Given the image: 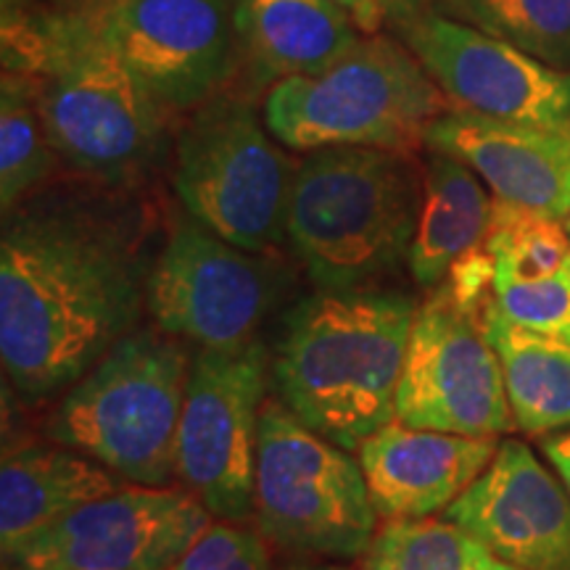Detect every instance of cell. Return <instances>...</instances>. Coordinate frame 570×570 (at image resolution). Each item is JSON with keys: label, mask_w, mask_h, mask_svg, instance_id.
<instances>
[{"label": "cell", "mask_w": 570, "mask_h": 570, "mask_svg": "<svg viewBox=\"0 0 570 570\" xmlns=\"http://www.w3.org/2000/svg\"><path fill=\"white\" fill-rule=\"evenodd\" d=\"M148 265L140 219L117 206L51 198L6 212L0 360L17 394L48 402L138 325Z\"/></svg>", "instance_id": "obj_1"}, {"label": "cell", "mask_w": 570, "mask_h": 570, "mask_svg": "<svg viewBox=\"0 0 570 570\" xmlns=\"http://www.w3.org/2000/svg\"><path fill=\"white\" fill-rule=\"evenodd\" d=\"M3 69L32 80L59 159L106 185L140 180L159 159L167 109L119 56L101 17L3 6Z\"/></svg>", "instance_id": "obj_2"}, {"label": "cell", "mask_w": 570, "mask_h": 570, "mask_svg": "<svg viewBox=\"0 0 570 570\" xmlns=\"http://www.w3.org/2000/svg\"><path fill=\"white\" fill-rule=\"evenodd\" d=\"M417 306L402 291H323L283 320L273 377L306 428L354 452L396 420V389Z\"/></svg>", "instance_id": "obj_3"}, {"label": "cell", "mask_w": 570, "mask_h": 570, "mask_svg": "<svg viewBox=\"0 0 570 570\" xmlns=\"http://www.w3.org/2000/svg\"><path fill=\"white\" fill-rule=\"evenodd\" d=\"M420 204L410 151L317 148L296 164L285 240L317 288H370L410 259Z\"/></svg>", "instance_id": "obj_4"}, {"label": "cell", "mask_w": 570, "mask_h": 570, "mask_svg": "<svg viewBox=\"0 0 570 570\" xmlns=\"http://www.w3.org/2000/svg\"><path fill=\"white\" fill-rule=\"evenodd\" d=\"M190 360L180 338L159 327H135L63 391L46 433L125 481L167 487L177 475Z\"/></svg>", "instance_id": "obj_5"}, {"label": "cell", "mask_w": 570, "mask_h": 570, "mask_svg": "<svg viewBox=\"0 0 570 570\" xmlns=\"http://www.w3.org/2000/svg\"><path fill=\"white\" fill-rule=\"evenodd\" d=\"M454 109L415 53L386 32L317 75L275 82L265 98V125L294 151L370 146L415 151L433 119Z\"/></svg>", "instance_id": "obj_6"}, {"label": "cell", "mask_w": 570, "mask_h": 570, "mask_svg": "<svg viewBox=\"0 0 570 570\" xmlns=\"http://www.w3.org/2000/svg\"><path fill=\"white\" fill-rule=\"evenodd\" d=\"M273 138L248 98L217 92L196 106L175 148L173 185L185 212L256 254L283 244L296 175Z\"/></svg>", "instance_id": "obj_7"}, {"label": "cell", "mask_w": 570, "mask_h": 570, "mask_svg": "<svg viewBox=\"0 0 570 570\" xmlns=\"http://www.w3.org/2000/svg\"><path fill=\"white\" fill-rule=\"evenodd\" d=\"M256 529L288 552L365 558L377 510L360 462L306 428L283 402H267L256 449Z\"/></svg>", "instance_id": "obj_8"}, {"label": "cell", "mask_w": 570, "mask_h": 570, "mask_svg": "<svg viewBox=\"0 0 570 570\" xmlns=\"http://www.w3.org/2000/svg\"><path fill=\"white\" fill-rule=\"evenodd\" d=\"M265 391L267 352L259 341L240 348H198L190 360L177 428V475L227 523L254 515Z\"/></svg>", "instance_id": "obj_9"}, {"label": "cell", "mask_w": 570, "mask_h": 570, "mask_svg": "<svg viewBox=\"0 0 570 570\" xmlns=\"http://www.w3.org/2000/svg\"><path fill=\"white\" fill-rule=\"evenodd\" d=\"M281 296V273L265 254L180 219L148 273L146 306L167 336L202 348H240L256 341Z\"/></svg>", "instance_id": "obj_10"}, {"label": "cell", "mask_w": 570, "mask_h": 570, "mask_svg": "<svg viewBox=\"0 0 570 570\" xmlns=\"http://www.w3.org/2000/svg\"><path fill=\"white\" fill-rule=\"evenodd\" d=\"M396 420L425 431L499 436L515 425L502 365L481 320L433 288L417 306L396 389Z\"/></svg>", "instance_id": "obj_11"}, {"label": "cell", "mask_w": 570, "mask_h": 570, "mask_svg": "<svg viewBox=\"0 0 570 570\" xmlns=\"http://www.w3.org/2000/svg\"><path fill=\"white\" fill-rule=\"evenodd\" d=\"M212 525L194 494L125 487L6 554L13 570H169Z\"/></svg>", "instance_id": "obj_12"}, {"label": "cell", "mask_w": 570, "mask_h": 570, "mask_svg": "<svg viewBox=\"0 0 570 570\" xmlns=\"http://www.w3.org/2000/svg\"><path fill=\"white\" fill-rule=\"evenodd\" d=\"M394 35L431 71L454 109L570 132V71L441 11L404 21Z\"/></svg>", "instance_id": "obj_13"}, {"label": "cell", "mask_w": 570, "mask_h": 570, "mask_svg": "<svg viewBox=\"0 0 570 570\" xmlns=\"http://www.w3.org/2000/svg\"><path fill=\"white\" fill-rule=\"evenodd\" d=\"M104 30L167 111L223 90L240 59L233 0H111Z\"/></svg>", "instance_id": "obj_14"}, {"label": "cell", "mask_w": 570, "mask_h": 570, "mask_svg": "<svg viewBox=\"0 0 570 570\" xmlns=\"http://www.w3.org/2000/svg\"><path fill=\"white\" fill-rule=\"evenodd\" d=\"M444 518L520 570H570V494L523 441H502Z\"/></svg>", "instance_id": "obj_15"}, {"label": "cell", "mask_w": 570, "mask_h": 570, "mask_svg": "<svg viewBox=\"0 0 570 570\" xmlns=\"http://www.w3.org/2000/svg\"><path fill=\"white\" fill-rule=\"evenodd\" d=\"M428 151L468 164L494 198L568 219L570 132L449 109L425 130Z\"/></svg>", "instance_id": "obj_16"}, {"label": "cell", "mask_w": 570, "mask_h": 570, "mask_svg": "<svg viewBox=\"0 0 570 570\" xmlns=\"http://www.w3.org/2000/svg\"><path fill=\"white\" fill-rule=\"evenodd\" d=\"M497 449V436H460L391 420L356 452L377 515L420 520L446 510L489 468Z\"/></svg>", "instance_id": "obj_17"}, {"label": "cell", "mask_w": 570, "mask_h": 570, "mask_svg": "<svg viewBox=\"0 0 570 570\" xmlns=\"http://www.w3.org/2000/svg\"><path fill=\"white\" fill-rule=\"evenodd\" d=\"M125 487H130V481L71 446L30 444L9 449L0 465L3 558L48 525Z\"/></svg>", "instance_id": "obj_18"}, {"label": "cell", "mask_w": 570, "mask_h": 570, "mask_svg": "<svg viewBox=\"0 0 570 570\" xmlns=\"http://www.w3.org/2000/svg\"><path fill=\"white\" fill-rule=\"evenodd\" d=\"M233 17L254 82L269 88L325 71L365 38L333 0H233Z\"/></svg>", "instance_id": "obj_19"}, {"label": "cell", "mask_w": 570, "mask_h": 570, "mask_svg": "<svg viewBox=\"0 0 570 570\" xmlns=\"http://www.w3.org/2000/svg\"><path fill=\"white\" fill-rule=\"evenodd\" d=\"M489 219L491 198L479 175L460 159L431 151L423 167V204L407 259L412 281L425 291L439 288L462 256L483 246Z\"/></svg>", "instance_id": "obj_20"}, {"label": "cell", "mask_w": 570, "mask_h": 570, "mask_svg": "<svg viewBox=\"0 0 570 570\" xmlns=\"http://www.w3.org/2000/svg\"><path fill=\"white\" fill-rule=\"evenodd\" d=\"M481 331L502 365L512 420L520 431L539 433L570 425V344L512 325L491 298Z\"/></svg>", "instance_id": "obj_21"}, {"label": "cell", "mask_w": 570, "mask_h": 570, "mask_svg": "<svg viewBox=\"0 0 570 570\" xmlns=\"http://www.w3.org/2000/svg\"><path fill=\"white\" fill-rule=\"evenodd\" d=\"M362 570H520L452 520H386Z\"/></svg>", "instance_id": "obj_22"}, {"label": "cell", "mask_w": 570, "mask_h": 570, "mask_svg": "<svg viewBox=\"0 0 570 570\" xmlns=\"http://www.w3.org/2000/svg\"><path fill=\"white\" fill-rule=\"evenodd\" d=\"M439 11L570 71V0H441Z\"/></svg>", "instance_id": "obj_23"}, {"label": "cell", "mask_w": 570, "mask_h": 570, "mask_svg": "<svg viewBox=\"0 0 570 570\" xmlns=\"http://www.w3.org/2000/svg\"><path fill=\"white\" fill-rule=\"evenodd\" d=\"M56 156L42 125L32 80L3 69L0 85V204L3 214L19 206L51 177Z\"/></svg>", "instance_id": "obj_24"}, {"label": "cell", "mask_w": 570, "mask_h": 570, "mask_svg": "<svg viewBox=\"0 0 570 570\" xmlns=\"http://www.w3.org/2000/svg\"><path fill=\"white\" fill-rule=\"evenodd\" d=\"M483 248L494 259V281H537L570 262V235L562 219L502 198L491 202Z\"/></svg>", "instance_id": "obj_25"}, {"label": "cell", "mask_w": 570, "mask_h": 570, "mask_svg": "<svg viewBox=\"0 0 570 570\" xmlns=\"http://www.w3.org/2000/svg\"><path fill=\"white\" fill-rule=\"evenodd\" d=\"M491 304L512 325L570 344V262L537 281H494Z\"/></svg>", "instance_id": "obj_26"}, {"label": "cell", "mask_w": 570, "mask_h": 570, "mask_svg": "<svg viewBox=\"0 0 570 570\" xmlns=\"http://www.w3.org/2000/svg\"><path fill=\"white\" fill-rule=\"evenodd\" d=\"M169 570H273V558L259 533L223 520L209 525Z\"/></svg>", "instance_id": "obj_27"}, {"label": "cell", "mask_w": 570, "mask_h": 570, "mask_svg": "<svg viewBox=\"0 0 570 570\" xmlns=\"http://www.w3.org/2000/svg\"><path fill=\"white\" fill-rule=\"evenodd\" d=\"M365 35L396 30L404 21L439 11L441 0H333Z\"/></svg>", "instance_id": "obj_28"}, {"label": "cell", "mask_w": 570, "mask_h": 570, "mask_svg": "<svg viewBox=\"0 0 570 570\" xmlns=\"http://www.w3.org/2000/svg\"><path fill=\"white\" fill-rule=\"evenodd\" d=\"M541 449H544L547 460H550V465L558 470L562 487H566L570 494V431L554 433V436L544 439Z\"/></svg>", "instance_id": "obj_29"}, {"label": "cell", "mask_w": 570, "mask_h": 570, "mask_svg": "<svg viewBox=\"0 0 570 570\" xmlns=\"http://www.w3.org/2000/svg\"><path fill=\"white\" fill-rule=\"evenodd\" d=\"M285 570H352L346 566H333V562H294Z\"/></svg>", "instance_id": "obj_30"}, {"label": "cell", "mask_w": 570, "mask_h": 570, "mask_svg": "<svg viewBox=\"0 0 570 570\" xmlns=\"http://www.w3.org/2000/svg\"><path fill=\"white\" fill-rule=\"evenodd\" d=\"M568 235H570V214H568Z\"/></svg>", "instance_id": "obj_31"}]
</instances>
